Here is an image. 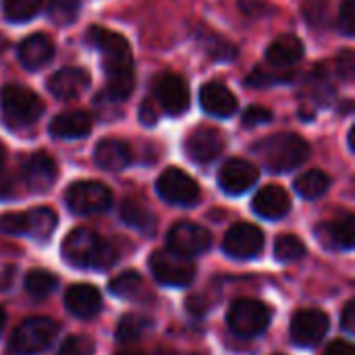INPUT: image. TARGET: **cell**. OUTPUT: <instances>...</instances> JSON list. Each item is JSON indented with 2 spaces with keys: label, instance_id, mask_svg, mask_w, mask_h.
<instances>
[{
  "label": "cell",
  "instance_id": "29",
  "mask_svg": "<svg viewBox=\"0 0 355 355\" xmlns=\"http://www.w3.org/2000/svg\"><path fill=\"white\" fill-rule=\"evenodd\" d=\"M44 4L46 0H2V15L10 23H25L31 21Z\"/></svg>",
  "mask_w": 355,
  "mask_h": 355
},
{
  "label": "cell",
  "instance_id": "22",
  "mask_svg": "<svg viewBox=\"0 0 355 355\" xmlns=\"http://www.w3.org/2000/svg\"><path fill=\"white\" fill-rule=\"evenodd\" d=\"M304 56V44L297 35L293 33H283L279 35L268 48H266V60L275 69H287L300 62Z\"/></svg>",
  "mask_w": 355,
  "mask_h": 355
},
{
  "label": "cell",
  "instance_id": "36",
  "mask_svg": "<svg viewBox=\"0 0 355 355\" xmlns=\"http://www.w3.org/2000/svg\"><path fill=\"white\" fill-rule=\"evenodd\" d=\"M96 343L85 335H73L62 341L58 355H94Z\"/></svg>",
  "mask_w": 355,
  "mask_h": 355
},
{
  "label": "cell",
  "instance_id": "40",
  "mask_svg": "<svg viewBox=\"0 0 355 355\" xmlns=\"http://www.w3.org/2000/svg\"><path fill=\"white\" fill-rule=\"evenodd\" d=\"M0 229L8 235H25V212H10L0 216Z\"/></svg>",
  "mask_w": 355,
  "mask_h": 355
},
{
  "label": "cell",
  "instance_id": "35",
  "mask_svg": "<svg viewBox=\"0 0 355 355\" xmlns=\"http://www.w3.org/2000/svg\"><path fill=\"white\" fill-rule=\"evenodd\" d=\"M204 46H206V52H208L214 60H223V62L235 60L237 54H239V50H237L231 42H227V40H223V37H216V35L208 37V42H204Z\"/></svg>",
  "mask_w": 355,
  "mask_h": 355
},
{
  "label": "cell",
  "instance_id": "31",
  "mask_svg": "<svg viewBox=\"0 0 355 355\" xmlns=\"http://www.w3.org/2000/svg\"><path fill=\"white\" fill-rule=\"evenodd\" d=\"M308 254V248L297 235H279L275 241V258L279 262H297Z\"/></svg>",
  "mask_w": 355,
  "mask_h": 355
},
{
  "label": "cell",
  "instance_id": "42",
  "mask_svg": "<svg viewBox=\"0 0 355 355\" xmlns=\"http://www.w3.org/2000/svg\"><path fill=\"white\" fill-rule=\"evenodd\" d=\"M337 64H339V75H343L345 79H352V77H354V67H355L354 50L345 48V50L339 54Z\"/></svg>",
  "mask_w": 355,
  "mask_h": 355
},
{
  "label": "cell",
  "instance_id": "32",
  "mask_svg": "<svg viewBox=\"0 0 355 355\" xmlns=\"http://www.w3.org/2000/svg\"><path fill=\"white\" fill-rule=\"evenodd\" d=\"M58 287V279L48 270H31L25 277V289L31 297L44 300Z\"/></svg>",
  "mask_w": 355,
  "mask_h": 355
},
{
  "label": "cell",
  "instance_id": "20",
  "mask_svg": "<svg viewBox=\"0 0 355 355\" xmlns=\"http://www.w3.org/2000/svg\"><path fill=\"white\" fill-rule=\"evenodd\" d=\"M64 306L69 310V314L77 316V318H94L96 314H100L102 310V295L94 285H71L64 293Z\"/></svg>",
  "mask_w": 355,
  "mask_h": 355
},
{
  "label": "cell",
  "instance_id": "17",
  "mask_svg": "<svg viewBox=\"0 0 355 355\" xmlns=\"http://www.w3.org/2000/svg\"><path fill=\"white\" fill-rule=\"evenodd\" d=\"M252 210L266 220H279L289 214L291 210V198L281 185H266L262 187L254 200H252Z\"/></svg>",
  "mask_w": 355,
  "mask_h": 355
},
{
  "label": "cell",
  "instance_id": "49",
  "mask_svg": "<svg viewBox=\"0 0 355 355\" xmlns=\"http://www.w3.org/2000/svg\"><path fill=\"white\" fill-rule=\"evenodd\" d=\"M2 164H4V148L0 144V168H2Z\"/></svg>",
  "mask_w": 355,
  "mask_h": 355
},
{
  "label": "cell",
  "instance_id": "6",
  "mask_svg": "<svg viewBox=\"0 0 355 355\" xmlns=\"http://www.w3.org/2000/svg\"><path fill=\"white\" fill-rule=\"evenodd\" d=\"M150 272L152 277L166 287H189L196 277V264L191 258L166 250H158L150 256Z\"/></svg>",
  "mask_w": 355,
  "mask_h": 355
},
{
  "label": "cell",
  "instance_id": "33",
  "mask_svg": "<svg viewBox=\"0 0 355 355\" xmlns=\"http://www.w3.org/2000/svg\"><path fill=\"white\" fill-rule=\"evenodd\" d=\"M150 324H152V322H150L148 318H144V316L127 314V316L121 318V322H119V327H116V341H119V343H125V345L135 343V341L141 337V333H144Z\"/></svg>",
  "mask_w": 355,
  "mask_h": 355
},
{
  "label": "cell",
  "instance_id": "15",
  "mask_svg": "<svg viewBox=\"0 0 355 355\" xmlns=\"http://www.w3.org/2000/svg\"><path fill=\"white\" fill-rule=\"evenodd\" d=\"M225 150V139L220 131L212 127H200L185 139V152L196 164L214 162Z\"/></svg>",
  "mask_w": 355,
  "mask_h": 355
},
{
  "label": "cell",
  "instance_id": "18",
  "mask_svg": "<svg viewBox=\"0 0 355 355\" xmlns=\"http://www.w3.org/2000/svg\"><path fill=\"white\" fill-rule=\"evenodd\" d=\"M89 85V73L79 67H64L48 79V89L58 100H73Z\"/></svg>",
  "mask_w": 355,
  "mask_h": 355
},
{
  "label": "cell",
  "instance_id": "44",
  "mask_svg": "<svg viewBox=\"0 0 355 355\" xmlns=\"http://www.w3.org/2000/svg\"><path fill=\"white\" fill-rule=\"evenodd\" d=\"M322 355H355V349L349 341L337 339V341H333V343L324 349V354Z\"/></svg>",
  "mask_w": 355,
  "mask_h": 355
},
{
  "label": "cell",
  "instance_id": "19",
  "mask_svg": "<svg viewBox=\"0 0 355 355\" xmlns=\"http://www.w3.org/2000/svg\"><path fill=\"white\" fill-rule=\"evenodd\" d=\"M200 104L210 116L216 119H229L237 110V98L220 81H210L200 89Z\"/></svg>",
  "mask_w": 355,
  "mask_h": 355
},
{
  "label": "cell",
  "instance_id": "27",
  "mask_svg": "<svg viewBox=\"0 0 355 355\" xmlns=\"http://www.w3.org/2000/svg\"><path fill=\"white\" fill-rule=\"evenodd\" d=\"M329 187H331V177L316 168L306 171L304 175L295 179V191L304 200H318L329 191Z\"/></svg>",
  "mask_w": 355,
  "mask_h": 355
},
{
  "label": "cell",
  "instance_id": "34",
  "mask_svg": "<svg viewBox=\"0 0 355 355\" xmlns=\"http://www.w3.org/2000/svg\"><path fill=\"white\" fill-rule=\"evenodd\" d=\"M79 0H50L48 2V17L56 25H71L77 19Z\"/></svg>",
  "mask_w": 355,
  "mask_h": 355
},
{
  "label": "cell",
  "instance_id": "5",
  "mask_svg": "<svg viewBox=\"0 0 355 355\" xmlns=\"http://www.w3.org/2000/svg\"><path fill=\"white\" fill-rule=\"evenodd\" d=\"M58 335V324L46 316L25 318L10 335L8 354L12 355H37L46 352Z\"/></svg>",
  "mask_w": 355,
  "mask_h": 355
},
{
  "label": "cell",
  "instance_id": "46",
  "mask_svg": "<svg viewBox=\"0 0 355 355\" xmlns=\"http://www.w3.org/2000/svg\"><path fill=\"white\" fill-rule=\"evenodd\" d=\"M15 272H17L15 266H10V264H0V291H6V289L12 285Z\"/></svg>",
  "mask_w": 355,
  "mask_h": 355
},
{
  "label": "cell",
  "instance_id": "25",
  "mask_svg": "<svg viewBox=\"0 0 355 355\" xmlns=\"http://www.w3.org/2000/svg\"><path fill=\"white\" fill-rule=\"evenodd\" d=\"M56 223L58 218L50 208H33L25 212V235L35 241H48L56 229Z\"/></svg>",
  "mask_w": 355,
  "mask_h": 355
},
{
  "label": "cell",
  "instance_id": "41",
  "mask_svg": "<svg viewBox=\"0 0 355 355\" xmlns=\"http://www.w3.org/2000/svg\"><path fill=\"white\" fill-rule=\"evenodd\" d=\"M327 4L329 0H306L304 2V15L312 25H320L327 15Z\"/></svg>",
  "mask_w": 355,
  "mask_h": 355
},
{
  "label": "cell",
  "instance_id": "21",
  "mask_svg": "<svg viewBox=\"0 0 355 355\" xmlns=\"http://www.w3.org/2000/svg\"><path fill=\"white\" fill-rule=\"evenodd\" d=\"M54 56V44L48 35L44 33H31L27 35L19 48H17V58L27 71H35L50 62Z\"/></svg>",
  "mask_w": 355,
  "mask_h": 355
},
{
  "label": "cell",
  "instance_id": "13",
  "mask_svg": "<svg viewBox=\"0 0 355 355\" xmlns=\"http://www.w3.org/2000/svg\"><path fill=\"white\" fill-rule=\"evenodd\" d=\"M154 102H158L173 116L183 114L191 102L185 79L175 73H162L154 81Z\"/></svg>",
  "mask_w": 355,
  "mask_h": 355
},
{
  "label": "cell",
  "instance_id": "2",
  "mask_svg": "<svg viewBox=\"0 0 355 355\" xmlns=\"http://www.w3.org/2000/svg\"><path fill=\"white\" fill-rule=\"evenodd\" d=\"M62 258L75 268L106 270L116 262L119 254L116 248L96 231L75 229L62 241Z\"/></svg>",
  "mask_w": 355,
  "mask_h": 355
},
{
  "label": "cell",
  "instance_id": "3",
  "mask_svg": "<svg viewBox=\"0 0 355 355\" xmlns=\"http://www.w3.org/2000/svg\"><path fill=\"white\" fill-rule=\"evenodd\" d=\"M254 154L272 173H287L302 166L310 156V144L297 133H277L254 146Z\"/></svg>",
  "mask_w": 355,
  "mask_h": 355
},
{
  "label": "cell",
  "instance_id": "11",
  "mask_svg": "<svg viewBox=\"0 0 355 355\" xmlns=\"http://www.w3.org/2000/svg\"><path fill=\"white\" fill-rule=\"evenodd\" d=\"M262 250H264V233L250 223L233 225L223 239V252L233 260L258 258Z\"/></svg>",
  "mask_w": 355,
  "mask_h": 355
},
{
  "label": "cell",
  "instance_id": "38",
  "mask_svg": "<svg viewBox=\"0 0 355 355\" xmlns=\"http://www.w3.org/2000/svg\"><path fill=\"white\" fill-rule=\"evenodd\" d=\"M337 27L343 35L354 37L355 35V0H345L339 8V21Z\"/></svg>",
  "mask_w": 355,
  "mask_h": 355
},
{
  "label": "cell",
  "instance_id": "24",
  "mask_svg": "<svg viewBox=\"0 0 355 355\" xmlns=\"http://www.w3.org/2000/svg\"><path fill=\"white\" fill-rule=\"evenodd\" d=\"M94 160L104 171H123L131 164L133 154L131 148L121 139H102L96 146Z\"/></svg>",
  "mask_w": 355,
  "mask_h": 355
},
{
  "label": "cell",
  "instance_id": "8",
  "mask_svg": "<svg viewBox=\"0 0 355 355\" xmlns=\"http://www.w3.org/2000/svg\"><path fill=\"white\" fill-rule=\"evenodd\" d=\"M67 206L73 214H102L112 206V191L100 181H77L67 189Z\"/></svg>",
  "mask_w": 355,
  "mask_h": 355
},
{
  "label": "cell",
  "instance_id": "48",
  "mask_svg": "<svg viewBox=\"0 0 355 355\" xmlns=\"http://www.w3.org/2000/svg\"><path fill=\"white\" fill-rule=\"evenodd\" d=\"M4 324H6V314H4L2 308H0V333H2V329H4Z\"/></svg>",
  "mask_w": 355,
  "mask_h": 355
},
{
  "label": "cell",
  "instance_id": "12",
  "mask_svg": "<svg viewBox=\"0 0 355 355\" xmlns=\"http://www.w3.org/2000/svg\"><path fill=\"white\" fill-rule=\"evenodd\" d=\"M331 320L322 310H300L291 320V341L297 347H316L329 333Z\"/></svg>",
  "mask_w": 355,
  "mask_h": 355
},
{
  "label": "cell",
  "instance_id": "45",
  "mask_svg": "<svg viewBox=\"0 0 355 355\" xmlns=\"http://www.w3.org/2000/svg\"><path fill=\"white\" fill-rule=\"evenodd\" d=\"M341 324H343V329H345L349 335H354L355 333V302H347V306L343 308Z\"/></svg>",
  "mask_w": 355,
  "mask_h": 355
},
{
  "label": "cell",
  "instance_id": "9",
  "mask_svg": "<svg viewBox=\"0 0 355 355\" xmlns=\"http://www.w3.org/2000/svg\"><path fill=\"white\" fill-rule=\"evenodd\" d=\"M158 196L173 204V206H196L200 202V187L198 183L181 168H166L156 181Z\"/></svg>",
  "mask_w": 355,
  "mask_h": 355
},
{
  "label": "cell",
  "instance_id": "1",
  "mask_svg": "<svg viewBox=\"0 0 355 355\" xmlns=\"http://www.w3.org/2000/svg\"><path fill=\"white\" fill-rule=\"evenodd\" d=\"M85 42L100 50L102 54V67L108 77L106 89L100 94V98H106L108 102H123L133 92V56L129 42L106 27L94 25L85 31Z\"/></svg>",
  "mask_w": 355,
  "mask_h": 355
},
{
  "label": "cell",
  "instance_id": "28",
  "mask_svg": "<svg viewBox=\"0 0 355 355\" xmlns=\"http://www.w3.org/2000/svg\"><path fill=\"white\" fill-rule=\"evenodd\" d=\"M329 239L339 248V250H354L355 241V220L352 214H343L339 218H335L333 223H329L324 227Z\"/></svg>",
  "mask_w": 355,
  "mask_h": 355
},
{
  "label": "cell",
  "instance_id": "47",
  "mask_svg": "<svg viewBox=\"0 0 355 355\" xmlns=\"http://www.w3.org/2000/svg\"><path fill=\"white\" fill-rule=\"evenodd\" d=\"M354 137H355V127H352V129H349V133H347V144H349V150H352V152L355 150Z\"/></svg>",
  "mask_w": 355,
  "mask_h": 355
},
{
  "label": "cell",
  "instance_id": "43",
  "mask_svg": "<svg viewBox=\"0 0 355 355\" xmlns=\"http://www.w3.org/2000/svg\"><path fill=\"white\" fill-rule=\"evenodd\" d=\"M139 121L148 127L158 123V110H156V102L154 100H146L139 108Z\"/></svg>",
  "mask_w": 355,
  "mask_h": 355
},
{
  "label": "cell",
  "instance_id": "39",
  "mask_svg": "<svg viewBox=\"0 0 355 355\" xmlns=\"http://www.w3.org/2000/svg\"><path fill=\"white\" fill-rule=\"evenodd\" d=\"M272 119H275V114H272L268 108H264V106H250V108L243 112V116H241V121H243L245 127L268 125V123H272Z\"/></svg>",
  "mask_w": 355,
  "mask_h": 355
},
{
  "label": "cell",
  "instance_id": "30",
  "mask_svg": "<svg viewBox=\"0 0 355 355\" xmlns=\"http://www.w3.org/2000/svg\"><path fill=\"white\" fill-rule=\"evenodd\" d=\"M144 287V281L139 277V272L135 270H125L123 275L114 277L108 283V291L114 297H123V300H133L139 295V289Z\"/></svg>",
  "mask_w": 355,
  "mask_h": 355
},
{
  "label": "cell",
  "instance_id": "26",
  "mask_svg": "<svg viewBox=\"0 0 355 355\" xmlns=\"http://www.w3.org/2000/svg\"><path fill=\"white\" fill-rule=\"evenodd\" d=\"M121 220L127 227H131V229H135L139 233H146V235H152L156 231V216L146 206H141V204H137L133 200L123 202V206H121Z\"/></svg>",
  "mask_w": 355,
  "mask_h": 355
},
{
  "label": "cell",
  "instance_id": "37",
  "mask_svg": "<svg viewBox=\"0 0 355 355\" xmlns=\"http://www.w3.org/2000/svg\"><path fill=\"white\" fill-rule=\"evenodd\" d=\"M293 79V75L291 73H279V75H275V73H268V71H262V69H258V71H254L250 77H248V85L250 87H266V85H279V83H287V81H291Z\"/></svg>",
  "mask_w": 355,
  "mask_h": 355
},
{
  "label": "cell",
  "instance_id": "16",
  "mask_svg": "<svg viewBox=\"0 0 355 355\" xmlns=\"http://www.w3.org/2000/svg\"><path fill=\"white\" fill-rule=\"evenodd\" d=\"M21 175L25 185L35 191V193H44L52 187V183L56 181V162L44 154V152H35L31 156H27L21 164Z\"/></svg>",
  "mask_w": 355,
  "mask_h": 355
},
{
  "label": "cell",
  "instance_id": "50",
  "mask_svg": "<svg viewBox=\"0 0 355 355\" xmlns=\"http://www.w3.org/2000/svg\"><path fill=\"white\" fill-rule=\"evenodd\" d=\"M116 355H146L144 352H123V354H116Z\"/></svg>",
  "mask_w": 355,
  "mask_h": 355
},
{
  "label": "cell",
  "instance_id": "7",
  "mask_svg": "<svg viewBox=\"0 0 355 355\" xmlns=\"http://www.w3.org/2000/svg\"><path fill=\"white\" fill-rule=\"evenodd\" d=\"M270 308L258 300H237L229 308L227 324L239 337H258L270 324Z\"/></svg>",
  "mask_w": 355,
  "mask_h": 355
},
{
  "label": "cell",
  "instance_id": "23",
  "mask_svg": "<svg viewBox=\"0 0 355 355\" xmlns=\"http://www.w3.org/2000/svg\"><path fill=\"white\" fill-rule=\"evenodd\" d=\"M92 116L83 110H71V112H62L58 116H54L50 121V133L54 137L60 139H79L85 137L92 131Z\"/></svg>",
  "mask_w": 355,
  "mask_h": 355
},
{
  "label": "cell",
  "instance_id": "10",
  "mask_svg": "<svg viewBox=\"0 0 355 355\" xmlns=\"http://www.w3.org/2000/svg\"><path fill=\"white\" fill-rule=\"evenodd\" d=\"M212 235L196 223H177L166 233V248L185 258H193L210 250Z\"/></svg>",
  "mask_w": 355,
  "mask_h": 355
},
{
  "label": "cell",
  "instance_id": "14",
  "mask_svg": "<svg viewBox=\"0 0 355 355\" xmlns=\"http://www.w3.org/2000/svg\"><path fill=\"white\" fill-rule=\"evenodd\" d=\"M258 177L260 173L256 164L241 158H231L218 171V187L229 196H241L258 183Z\"/></svg>",
  "mask_w": 355,
  "mask_h": 355
},
{
  "label": "cell",
  "instance_id": "4",
  "mask_svg": "<svg viewBox=\"0 0 355 355\" xmlns=\"http://www.w3.org/2000/svg\"><path fill=\"white\" fill-rule=\"evenodd\" d=\"M0 112L10 127H27L44 114V102L31 89L6 83L0 87Z\"/></svg>",
  "mask_w": 355,
  "mask_h": 355
}]
</instances>
